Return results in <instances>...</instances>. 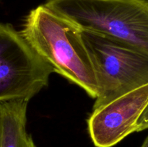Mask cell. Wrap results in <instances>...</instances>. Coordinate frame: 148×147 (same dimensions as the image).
Returning <instances> with one entry per match:
<instances>
[{
	"instance_id": "obj_8",
	"label": "cell",
	"mask_w": 148,
	"mask_h": 147,
	"mask_svg": "<svg viewBox=\"0 0 148 147\" xmlns=\"http://www.w3.org/2000/svg\"><path fill=\"white\" fill-rule=\"evenodd\" d=\"M141 147H148V136L145 138V141L143 142V145L141 146Z\"/></svg>"
},
{
	"instance_id": "obj_7",
	"label": "cell",
	"mask_w": 148,
	"mask_h": 147,
	"mask_svg": "<svg viewBox=\"0 0 148 147\" xmlns=\"http://www.w3.org/2000/svg\"><path fill=\"white\" fill-rule=\"evenodd\" d=\"M148 129V105L136 124V132Z\"/></svg>"
},
{
	"instance_id": "obj_4",
	"label": "cell",
	"mask_w": 148,
	"mask_h": 147,
	"mask_svg": "<svg viewBox=\"0 0 148 147\" xmlns=\"http://www.w3.org/2000/svg\"><path fill=\"white\" fill-rule=\"evenodd\" d=\"M53 68L10 23L0 22V102L30 101L48 86Z\"/></svg>"
},
{
	"instance_id": "obj_1",
	"label": "cell",
	"mask_w": 148,
	"mask_h": 147,
	"mask_svg": "<svg viewBox=\"0 0 148 147\" xmlns=\"http://www.w3.org/2000/svg\"><path fill=\"white\" fill-rule=\"evenodd\" d=\"M20 33L55 73L96 99L93 66L77 25L42 4L26 16Z\"/></svg>"
},
{
	"instance_id": "obj_6",
	"label": "cell",
	"mask_w": 148,
	"mask_h": 147,
	"mask_svg": "<svg viewBox=\"0 0 148 147\" xmlns=\"http://www.w3.org/2000/svg\"><path fill=\"white\" fill-rule=\"evenodd\" d=\"M28 102L24 99L0 102V147H36L26 130Z\"/></svg>"
},
{
	"instance_id": "obj_5",
	"label": "cell",
	"mask_w": 148,
	"mask_h": 147,
	"mask_svg": "<svg viewBox=\"0 0 148 147\" xmlns=\"http://www.w3.org/2000/svg\"><path fill=\"white\" fill-rule=\"evenodd\" d=\"M148 105V84L93 110L88 132L96 147H112L136 132V124Z\"/></svg>"
},
{
	"instance_id": "obj_3",
	"label": "cell",
	"mask_w": 148,
	"mask_h": 147,
	"mask_svg": "<svg viewBox=\"0 0 148 147\" xmlns=\"http://www.w3.org/2000/svg\"><path fill=\"white\" fill-rule=\"evenodd\" d=\"M98 85L97 109L148 84V53L111 37L82 30Z\"/></svg>"
},
{
	"instance_id": "obj_2",
	"label": "cell",
	"mask_w": 148,
	"mask_h": 147,
	"mask_svg": "<svg viewBox=\"0 0 148 147\" xmlns=\"http://www.w3.org/2000/svg\"><path fill=\"white\" fill-rule=\"evenodd\" d=\"M44 5L81 30L148 53V0H46Z\"/></svg>"
},
{
	"instance_id": "obj_9",
	"label": "cell",
	"mask_w": 148,
	"mask_h": 147,
	"mask_svg": "<svg viewBox=\"0 0 148 147\" xmlns=\"http://www.w3.org/2000/svg\"><path fill=\"white\" fill-rule=\"evenodd\" d=\"M1 0H0V4H1Z\"/></svg>"
}]
</instances>
